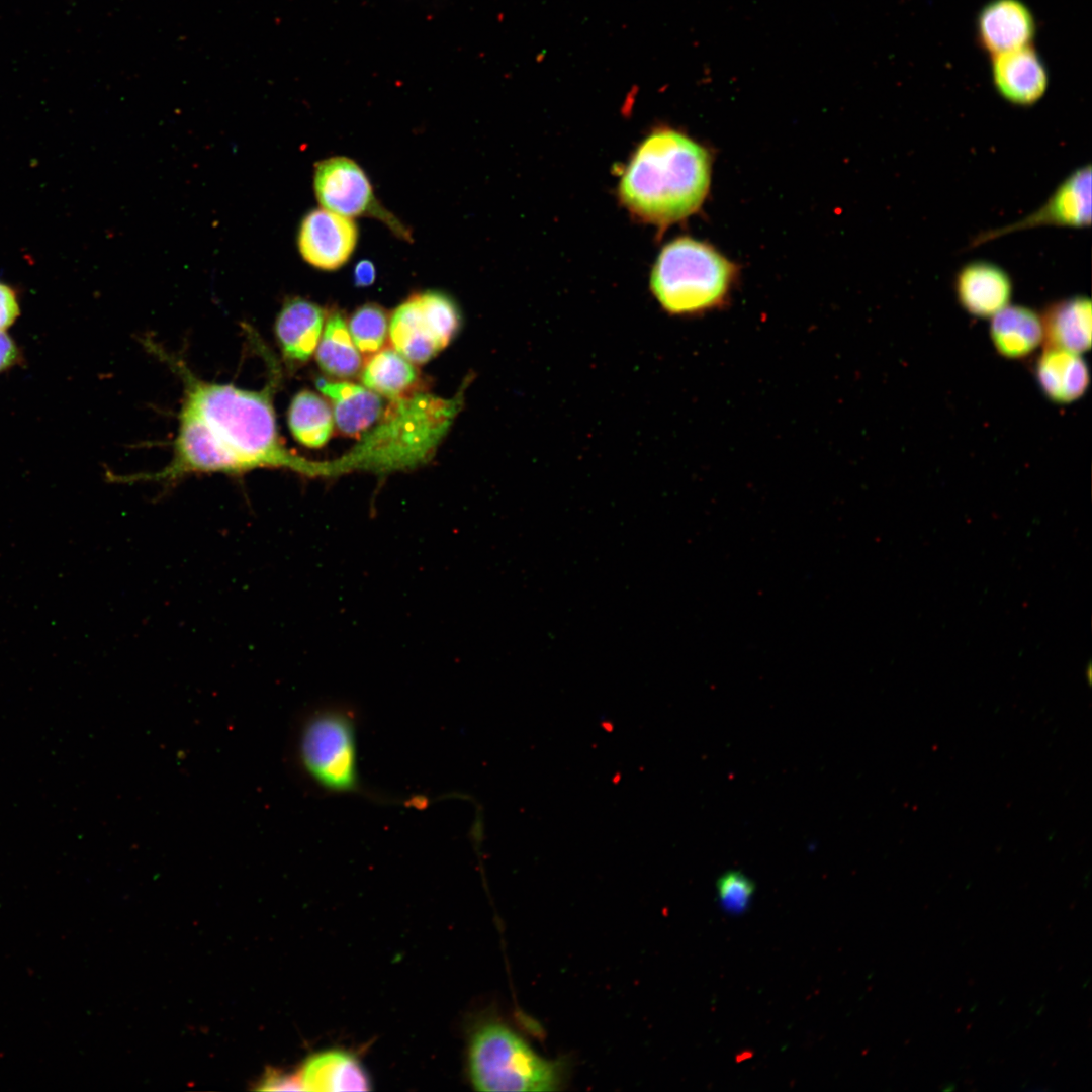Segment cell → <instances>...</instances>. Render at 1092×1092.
Wrapping results in <instances>:
<instances>
[{
	"mask_svg": "<svg viewBox=\"0 0 1092 1092\" xmlns=\"http://www.w3.org/2000/svg\"><path fill=\"white\" fill-rule=\"evenodd\" d=\"M183 383V401L169 463L155 472L114 476L123 483H171L191 474L240 475L286 468L306 476L326 475V463L288 450L277 428L274 377L260 390L198 378L182 360L151 344Z\"/></svg>",
	"mask_w": 1092,
	"mask_h": 1092,
	"instance_id": "obj_1",
	"label": "cell"
},
{
	"mask_svg": "<svg viewBox=\"0 0 1092 1092\" xmlns=\"http://www.w3.org/2000/svg\"><path fill=\"white\" fill-rule=\"evenodd\" d=\"M711 181V156L672 128L652 131L633 153L618 187L624 206L660 226L684 219L704 202Z\"/></svg>",
	"mask_w": 1092,
	"mask_h": 1092,
	"instance_id": "obj_2",
	"label": "cell"
},
{
	"mask_svg": "<svg viewBox=\"0 0 1092 1092\" xmlns=\"http://www.w3.org/2000/svg\"><path fill=\"white\" fill-rule=\"evenodd\" d=\"M359 717L347 704H324L301 717L293 758L301 777L318 793L381 800L362 781L358 766Z\"/></svg>",
	"mask_w": 1092,
	"mask_h": 1092,
	"instance_id": "obj_3",
	"label": "cell"
},
{
	"mask_svg": "<svg viewBox=\"0 0 1092 1092\" xmlns=\"http://www.w3.org/2000/svg\"><path fill=\"white\" fill-rule=\"evenodd\" d=\"M737 277L736 265L707 243L677 238L652 267L650 289L671 315H701L725 306Z\"/></svg>",
	"mask_w": 1092,
	"mask_h": 1092,
	"instance_id": "obj_4",
	"label": "cell"
},
{
	"mask_svg": "<svg viewBox=\"0 0 1092 1092\" xmlns=\"http://www.w3.org/2000/svg\"><path fill=\"white\" fill-rule=\"evenodd\" d=\"M468 1071L478 1091L549 1092L565 1084L567 1064L540 1056L506 1023L490 1019L470 1036Z\"/></svg>",
	"mask_w": 1092,
	"mask_h": 1092,
	"instance_id": "obj_5",
	"label": "cell"
},
{
	"mask_svg": "<svg viewBox=\"0 0 1092 1092\" xmlns=\"http://www.w3.org/2000/svg\"><path fill=\"white\" fill-rule=\"evenodd\" d=\"M313 188L323 208L351 219L361 216L376 218L398 238L412 240L408 229L381 205L367 175L350 158L336 156L316 163Z\"/></svg>",
	"mask_w": 1092,
	"mask_h": 1092,
	"instance_id": "obj_6",
	"label": "cell"
},
{
	"mask_svg": "<svg viewBox=\"0 0 1092 1092\" xmlns=\"http://www.w3.org/2000/svg\"><path fill=\"white\" fill-rule=\"evenodd\" d=\"M1091 224V166L1071 172L1044 203L1025 217L976 236L970 247L980 246L1014 232L1040 226L1085 228Z\"/></svg>",
	"mask_w": 1092,
	"mask_h": 1092,
	"instance_id": "obj_7",
	"label": "cell"
},
{
	"mask_svg": "<svg viewBox=\"0 0 1092 1092\" xmlns=\"http://www.w3.org/2000/svg\"><path fill=\"white\" fill-rule=\"evenodd\" d=\"M357 241L358 229L353 219L323 207L304 216L297 239L303 260L325 271L344 266L351 258Z\"/></svg>",
	"mask_w": 1092,
	"mask_h": 1092,
	"instance_id": "obj_8",
	"label": "cell"
},
{
	"mask_svg": "<svg viewBox=\"0 0 1092 1092\" xmlns=\"http://www.w3.org/2000/svg\"><path fill=\"white\" fill-rule=\"evenodd\" d=\"M991 78L996 92L1008 103L1032 106L1045 94L1049 72L1032 44L992 56Z\"/></svg>",
	"mask_w": 1092,
	"mask_h": 1092,
	"instance_id": "obj_9",
	"label": "cell"
},
{
	"mask_svg": "<svg viewBox=\"0 0 1092 1092\" xmlns=\"http://www.w3.org/2000/svg\"><path fill=\"white\" fill-rule=\"evenodd\" d=\"M1036 21L1021 0H991L979 11L976 34L979 47L991 57L1032 44Z\"/></svg>",
	"mask_w": 1092,
	"mask_h": 1092,
	"instance_id": "obj_10",
	"label": "cell"
},
{
	"mask_svg": "<svg viewBox=\"0 0 1092 1092\" xmlns=\"http://www.w3.org/2000/svg\"><path fill=\"white\" fill-rule=\"evenodd\" d=\"M388 338L394 350L414 364H424L446 346L422 292L396 307L389 318Z\"/></svg>",
	"mask_w": 1092,
	"mask_h": 1092,
	"instance_id": "obj_11",
	"label": "cell"
},
{
	"mask_svg": "<svg viewBox=\"0 0 1092 1092\" xmlns=\"http://www.w3.org/2000/svg\"><path fill=\"white\" fill-rule=\"evenodd\" d=\"M956 295L971 314L993 316L1009 304L1012 280L1000 266L989 261H973L964 265L954 279Z\"/></svg>",
	"mask_w": 1092,
	"mask_h": 1092,
	"instance_id": "obj_12",
	"label": "cell"
},
{
	"mask_svg": "<svg viewBox=\"0 0 1092 1092\" xmlns=\"http://www.w3.org/2000/svg\"><path fill=\"white\" fill-rule=\"evenodd\" d=\"M326 314L316 303L301 297L287 299L275 321V336L289 364L305 363L315 352Z\"/></svg>",
	"mask_w": 1092,
	"mask_h": 1092,
	"instance_id": "obj_13",
	"label": "cell"
},
{
	"mask_svg": "<svg viewBox=\"0 0 1092 1092\" xmlns=\"http://www.w3.org/2000/svg\"><path fill=\"white\" fill-rule=\"evenodd\" d=\"M316 386L332 402L334 423L345 435L356 437L383 414L381 395L355 383L317 379Z\"/></svg>",
	"mask_w": 1092,
	"mask_h": 1092,
	"instance_id": "obj_14",
	"label": "cell"
},
{
	"mask_svg": "<svg viewBox=\"0 0 1092 1092\" xmlns=\"http://www.w3.org/2000/svg\"><path fill=\"white\" fill-rule=\"evenodd\" d=\"M303 1090L368 1091L371 1082L361 1063L352 1054L325 1051L309 1057L299 1072Z\"/></svg>",
	"mask_w": 1092,
	"mask_h": 1092,
	"instance_id": "obj_15",
	"label": "cell"
},
{
	"mask_svg": "<svg viewBox=\"0 0 1092 1092\" xmlns=\"http://www.w3.org/2000/svg\"><path fill=\"white\" fill-rule=\"evenodd\" d=\"M1044 348L1083 353L1091 346V301L1073 296L1052 303L1042 314Z\"/></svg>",
	"mask_w": 1092,
	"mask_h": 1092,
	"instance_id": "obj_16",
	"label": "cell"
},
{
	"mask_svg": "<svg viewBox=\"0 0 1092 1092\" xmlns=\"http://www.w3.org/2000/svg\"><path fill=\"white\" fill-rule=\"evenodd\" d=\"M1037 382L1045 396L1068 403L1082 396L1089 384V371L1078 353L1044 348L1035 365Z\"/></svg>",
	"mask_w": 1092,
	"mask_h": 1092,
	"instance_id": "obj_17",
	"label": "cell"
},
{
	"mask_svg": "<svg viewBox=\"0 0 1092 1092\" xmlns=\"http://www.w3.org/2000/svg\"><path fill=\"white\" fill-rule=\"evenodd\" d=\"M413 364L396 350L382 348L364 365L362 383L391 401L411 397L422 392L420 373Z\"/></svg>",
	"mask_w": 1092,
	"mask_h": 1092,
	"instance_id": "obj_18",
	"label": "cell"
},
{
	"mask_svg": "<svg viewBox=\"0 0 1092 1092\" xmlns=\"http://www.w3.org/2000/svg\"><path fill=\"white\" fill-rule=\"evenodd\" d=\"M990 336L1002 356H1027L1043 340L1041 318L1028 307L1008 304L992 316Z\"/></svg>",
	"mask_w": 1092,
	"mask_h": 1092,
	"instance_id": "obj_19",
	"label": "cell"
},
{
	"mask_svg": "<svg viewBox=\"0 0 1092 1092\" xmlns=\"http://www.w3.org/2000/svg\"><path fill=\"white\" fill-rule=\"evenodd\" d=\"M318 366L328 374L348 378L356 375L362 365L361 353L355 346L347 323L340 311L328 314L315 349Z\"/></svg>",
	"mask_w": 1092,
	"mask_h": 1092,
	"instance_id": "obj_20",
	"label": "cell"
},
{
	"mask_svg": "<svg viewBox=\"0 0 1092 1092\" xmlns=\"http://www.w3.org/2000/svg\"><path fill=\"white\" fill-rule=\"evenodd\" d=\"M287 423L298 443L308 448H320L332 435L334 417L323 397L310 390H301L291 399Z\"/></svg>",
	"mask_w": 1092,
	"mask_h": 1092,
	"instance_id": "obj_21",
	"label": "cell"
},
{
	"mask_svg": "<svg viewBox=\"0 0 1092 1092\" xmlns=\"http://www.w3.org/2000/svg\"><path fill=\"white\" fill-rule=\"evenodd\" d=\"M347 326L355 346L366 356L380 351L388 338V315L381 306L374 303L357 308Z\"/></svg>",
	"mask_w": 1092,
	"mask_h": 1092,
	"instance_id": "obj_22",
	"label": "cell"
},
{
	"mask_svg": "<svg viewBox=\"0 0 1092 1092\" xmlns=\"http://www.w3.org/2000/svg\"><path fill=\"white\" fill-rule=\"evenodd\" d=\"M753 882L738 871L723 874L717 882L721 906L729 913H742L749 906L754 893Z\"/></svg>",
	"mask_w": 1092,
	"mask_h": 1092,
	"instance_id": "obj_23",
	"label": "cell"
},
{
	"mask_svg": "<svg viewBox=\"0 0 1092 1092\" xmlns=\"http://www.w3.org/2000/svg\"><path fill=\"white\" fill-rule=\"evenodd\" d=\"M260 1090L285 1091L303 1090L299 1074H286L269 1071L260 1082Z\"/></svg>",
	"mask_w": 1092,
	"mask_h": 1092,
	"instance_id": "obj_24",
	"label": "cell"
},
{
	"mask_svg": "<svg viewBox=\"0 0 1092 1092\" xmlns=\"http://www.w3.org/2000/svg\"><path fill=\"white\" fill-rule=\"evenodd\" d=\"M19 314V306L13 289L0 282V330L11 326Z\"/></svg>",
	"mask_w": 1092,
	"mask_h": 1092,
	"instance_id": "obj_25",
	"label": "cell"
},
{
	"mask_svg": "<svg viewBox=\"0 0 1092 1092\" xmlns=\"http://www.w3.org/2000/svg\"><path fill=\"white\" fill-rule=\"evenodd\" d=\"M17 356L18 352L13 340L0 330V372L13 365Z\"/></svg>",
	"mask_w": 1092,
	"mask_h": 1092,
	"instance_id": "obj_26",
	"label": "cell"
},
{
	"mask_svg": "<svg viewBox=\"0 0 1092 1092\" xmlns=\"http://www.w3.org/2000/svg\"><path fill=\"white\" fill-rule=\"evenodd\" d=\"M354 283L356 286L366 287L375 281L376 270L373 263L369 260H361L354 268Z\"/></svg>",
	"mask_w": 1092,
	"mask_h": 1092,
	"instance_id": "obj_27",
	"label": "cell"
}]
</instances>
